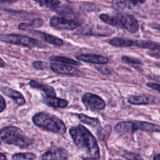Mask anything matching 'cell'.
I'll use <instances>...</instances> for the list:
<instances>
[{
    "label": "cell",
    "instance_id": "6da1fadb",
    "mask_svg": "<svg viewBox=\"0 0 160 160\" xmlns=\"http://www.w3.org/2000/svg\"><path fill=\"white\" fill-rule=\"evenodd\" d=\"M69 133L74 143L80 148L86 151L94 159L100 158L99 148L93 135L84 126L79 124L72 127Z\"/></svg>",
    "mask_w": 160,
    "mask_h": 160
},
{
    "label": "cell",
    "instance_id": "7a4b0ae2",
    "mask_svg": "<svg viewBox=\"0 0 160 160\" xmlns=\"http://www.w3.org/2000/svg\"><path fill=\"white\" fill-rule=\"evenodd\" d=\"M32 120L35 125L46 131L59 134H64L66 131V127L62 120L46 112L36 114Z\"/></svg>",
    "mask_w": 160,
    "mask_h": 160
},
{
    "label": "cell",
    "instance_id": "3957f363",
    "mask_svg": "<svg viewBox=\"0 0 160 160\" xmlns=\"http://www.w3.org/2000/svg\"><path fill=\"white\" fill-rule=\"evenodd\" d=\"M1 139L8 144H12L21 148H26L33 142V140L24 135L22 131L15 126H6L1 129Z\"/></svg>",
    "mask_w": 160,
    "mask_h": 160
},
{
    "label": "cell",
    "instance_id": "277c9868",
    "mask_svg": "<svg viewBox=\"0 0 160 160\" xmlns=\"http://www.w3.org/2000/svg\"><path fill=\"white\" fill-rule=\"evenodd\" d=\"M114 130L119 134L133 133L134 131L138 130L146 132H160V126L141 121H122L116 124Z\"/></svg>",
    "mask_w": 160,
    "mask_h": 160
},
{
    "label": "cell",
    "instance_id": "5b68a950",
    "mask_svg": "<svg viewBox=\"0 0 160 160\" xmlns=\"http://www.w3.org/2000/svg\"><path fill=\"white\" fill-rule=\"evenodd\" d=\"M1 41L6 43L20 45L29 48L40 46L39 41L36 39L16 34H6L1 35Z\"/></svg>",
    "mask_w": 160,
    "mask_h": 160
},
{
    "label": "cell",
    "instance_id": "8992f818",
    "mask_svg": "<svg viewBox=\"0 0 160 160\" xmlns=\"http://www.w3.org/2000/svg\"><path fill=\"white\" fill-rule=\"evenodd\" d=\"M49 24L55 29L68 31L74 30L79 26V23L76 21L57 16L52 17L49 21Z\"/></svg>",
    "mask_w": 160,
    "mask_h": 160
},
{
    "label": "cell",
    "instance_id": "52a82bcc",
    "mask_svg": "<svg viewBox=\"0 0 160 160\" xmlns=\"http://www.w3.org/2000/svg\"><path fill=\"white\" fill-rule=\"evenodd\" d=\"M81 99L83 104L92 110H102L106 107L104 101L99 96L92 93L84 94Z\"/></svg>",
    "mask_w": 160,
    "mask_h": 160
},
{
    "label": "cell",
    "instance_id": "ba28073f",
    "mask_svg": "<svg viewBox=\"0 0 160 160\" xmlns=\"http://www.w3.org/2000/svg\"><path fill=\"white\" fill-rule=\"evenodd\" d=\"M117 15L122 22L123 29L131 33H136L138 31V22L134 16L126 13H118Z\"/></svg>",
    "mask_w": 160,
    "mask_h": 160
},
{
    "label": "cell",
    "instance_id": "9c48e42d",
    "mask_svg": "<svg viewBox=\"0 0 160 160\" xmlns=\"http://www.w3.org/2000/svg\"><path fill=\"white\" fill-rule=\"evenodd\" d=\"M76 58L79 61H84L88 63L106 64L109 62L108 58L94 54H81L76 56Z\"/></svg>",
    "mask_w": 160,
    "mask_h": 160
},
{
    "label": "cell",
    "instance_id": "30bf717a",
    "mask_svg": "<svg viewBox=\"0 0 160 160\" xmlns=\"http://www.w3.org/2000/svg\"><path fill=\"white\" fill-rule=\"evenodd\" d=\"M128 102L134 105H148L154 104L156 101L154 96L149 94L132 95L128 98Z\"/></svg>",
    "mask_w": 160,
    "mask_h": 160
},
{
    "label": "cell",
    "instance_id": "8fae6325",
    "mask_svg": "<svg viewBox=\"0 0 160 160\" xmlns=\"http://www.w3.org/2000/svg\"><path fill=\"white\" fill-rule=\"evenodd\" d=\"M50 67L52 71L59 74H76L79 72V71L77 68L69 64L63 63L52 62L50 64Z\"/></svg>",
    "mask_w": 160,
    "mask_h": 160
},
{
    "label": "cell",
    "instance_id": "7c38bea8",
    "mask_svg": "<svg viewBox=\"0 0 160 160\" xmlns=\"http://www.w3.org/2000/svg\"><path fill=\"white\" fill-rule=\"evenodd\" d=\"M67 158V152L63 149L48 151L42 156V160H66Z\"/></svg>",
    "mask_w": 160,
    "mask_h": 160
},
{
    "label": "cell",
    "instance_id": "4fadbf2b",
    "mask_svg": "<svg viewBox=\"0 0 160 160\" xmlns=\"http://www.w3.org/2000/svg\"><path fill=\"white\" fill-rule=\"evenodd\" d=\"M2 91L6 95L11 98L17 104L22 106L25 104L26 102L25 99L22 96V94L19 91L8 87L2 88Z\"/></svg>",
    "mask_w": 160,
    "mask_h": 160
},
{
    "label": "cell",
    "instance_id": "5bb4252c",
    "mask_svg": "<svg viewBox=\"0 0 160 160\" xmlns=\"http://www.w3.org/2000/svg\"><path fill=\"white\" fill-rule=\"evenodd\" d=\"M99 18L102 21L111 26L119 29H123L122 22L118 15L109 16L106 14H101L99 16Z\"/></svg>",
    "mask_w": 160,
    "mask_h": 160
},
{
    "label": "cell",
    "instance_id": "9a60e30c",
    "mask_svg": "<svg viewBox=\"0 0 160 160\" xmlns=\"http://www.w3.org/2000/svg\"><path fill=\"white\" fill-rule=\"evenodd\" d=\"M43 101L46 105L52 108H63L68 104V102L66 100L56 98V96H46L44 98Z\"/></svg>",
    "mask_w": 160,
    "mask_h": 160
},
{
    "label": "cell",
    "instance_id": "2e32d148",
    "mask_svg": "<svg viewBox=\"0 0 160 160\" xmlns=\"http://www.w3.org/2000/svg\"><path fill=\"white\" fill-rule=\"evenodd\" d=\"M135 41L129 39H124L121 38H114L110 39L108 43L114 47L117 48H127L135 46Z\"/></svg>",
    "mask_w": 160,
    "mask_h": 160
},
{
    "label": "cell",
    "instance_id": "e0dca14e",
    "mask_svg": "<svg viewBox=\"0 0 160 160\" xmlns=\"http://www.w3.org/2000/svg\"><path fill=\"white\" fill-rule=\"evenodd\" d=\"M29 84L32 88L43 91L46 94V96H56V92L51 86L42 84L35 80L30 81Z\"/></svg>",
    "mask_w": 160,
    "mask_h": 160
},
{
    "label": "cell",
    "instance_id": "ac0fdd59",
    "mask_svg": "<svg viewBox=\"0 0 160 160\" xmlns=\"http://www.w3.org/2000/svg\"><path fill=\"white\" fill-rule=\"evenodd\" d=\"M113 32L114 31L111 28L107 26L98 25L91 28L89 34L96 36H109L113 34Z\"/></svg>",
    "mask_w": 160,
    "mask_h": 160
},
{
    "label": "cell",
    "instance_id": "d6986e66",
    "mask_svg": "<svg viewBox=\"0 0 160 160\" xmlns=\"http://www.w3.org/2000/svg\"><path fill=\"white\" fill-rule=\"evenodd\" d=\"M34 32H35V34L39 35L45 41H46L47 42L50 43L52 45L60 46L64 44V41L61 39H60L56 36H54L51 34H47V33H45L43 32H41V31H34Z\"/></svg>",
    "mask_w": 160,
    "mask_h": 160
},
{
    "label": "cell",
    "instance_id": "ffe728a7",
    "mask_svg": "<svg viewBox=\"0 0 160 160\" xmlns=\"http://www.w3.org/2000/svg\"><path fill=\"white\" fill-rule=\"evenodd\" d=\"M137 48L148 49L151 51H154L160 48V44L156 42L151 41H143V40H136L135 46Z\"/></svg>",
    "mask_w": 160,
    "mask_h": 160
},
{
    "label": "cell",
    "instance_id": "44dd1931",
    "mask_svg": "<svg viewBox=\"0 0 160 160\" xmlns=\"http://www.w3.org/2000/svg\"><path fill=\"white\" fill-rule=\"evenodd\" d=\"M44 24V21L41 18H36L33 19L31 22L26 23V22H22L20 23L18 26V29L22 31H26L30 29L31 28H40Z\"/></svg>",
    "mask_w": 160,
    "mask_h": 160
},
{
    "label": "cell",
    "instance_id": "7402d4cb",
    "mask_svg": "<svg viewBox=\"0 0 160 160\" xmlns=\"http://www.w3.org/2000/svg\"><path fill=\"white\" fill-rule=\"evenodd\" d=\"M38 2L41 6L46 7L51 9H57L59 4L60 1L59 0H33Z\"/></svg>",
    "mask_w": 160,
    "mask_h": 160
},
{
    "label": "cell",
    "instance_id": "603a6c76",
    "mask_svg": "<svg viewBox=\"0 0 160 160\" xmlns=\"http://www.w3.org/2000/svg\"><path fill=\"white\" fill-rule=\"evenodd\" d=\"M78 117L82 122L91 125L92 126H98L101 124L100 121L98 118H91L83 114H79L78 115Z\"/></svg>",
    "mask_w": 160,
    "mask_h": 160
},
{
    "label": "cell",
    "instance_id": "cb8c5ba5",
    "mask_svg": "<svg viewBox=\"0 0 160 160\" xmlns=\"http://www.w3.org/2000/svg\"><path fill=\"white\" fill-rule=\"evenodd\" d=\"M50 59L51 61H55V62H62L63 64H72V65H76V66H79L81 64L80 62L68 58L67 57H64V56H53L51 57L50 58Z\"/></svg>",
    "mask_w": 160,
    "mask_h": 160
},
{
    "label": "cell",
    "instance_id": "d4e9b609",
    "mask_svg": "<svg viewBox=\"0 0 160 160\" xmlns=\"http://www.w3.org/2000/svg\"><path fill=\"white\" fill-rule=\"evenodd\" d=\"M12 158L13 160H34L36 156L32 152H20L14 154Z\"/></svg>",
    "mask_w": 160,
    "mask_h": 160
},
{
    "label": "cell",
    "instance_id": "484cf974",
    "mask_svg": "<svg viewBox=\"0 0 160 160\" xmlns=\"http://www.w3.org/2000/svg\"><path fill=\"white\" fill-rule=\"evenodd\" d=\"M121 60L124 63L128 64L129 65H131L132 66H134V67L142 65V62L140 60H139L137 58H132V57L123 56L121 58Z\"/></svg>",
    "mask_w": 160,
    "mask_h": 160
},
{
    "label": "cell",
    "instance_id": "4316f807",
    "mask_svg": "<svg viewBox=\"0 0 160 160\" xmlns=\"http://www.w3.org/2000/svg\"><path fill=\"white\" fill-rule=\"evenodd\" d=\"M112 6L117 10H124L129 8L126 0H112Z\"/></svg>",
    "mask_w": 160,
    "mask_h": 160
},
{
    "label": "cell",
    "instance_id": "83f0119b",
    "mask_svg": "<svg viewBox=\"0 0 160 160\" xmlns=\"http://www.w3.org/2000/svg\"><path fill=\"white\" fill-rule=\"evenodd\" d=\"M124 157L126 160H144L139 154L132 152H125Z\"/></svg>",
    "mask_w": 160,
    "mask_h": 160
},
{
    "label": "cell",
    "instance_id": "f1b7e54d",
    "mask_svg": "<svg viewBox=\"0 0 160 160\" xmlns=\"http://www.w3.org/2000/svg\"><path fill=\"white\" fill-rule=\"evenodd\" d=\"M32 66L35 69L40 70V69H43L46 68L47 66V64L43 61H34L32 62Z\"/></svg>",
    "mask_w": 160,
    "mask_h": 160
},
{
    "label": "cell",
    "instance_id": "f546056e",
    "mask_svg": "<svg viewBox=\"0 0 160 160\" xmlns=\"http://www.w3.org/2000/svg\"><path fill=\"white\" fill-rule=\"evenodd\" d=\"M96 68L101 74L103 75H109L111 74V71L108 68L104 67L103 66H96Z\"/></svg>",
    "mask_w": 160,
    "mask_h": 160
},
{
    "label": "cell",
    "instance_id": "4dcf8cb0",
    "mask_svg": "<svg viewBox=\"0 0 160 160\" xmlns=\"http://www.w3.org/2000/svg\"><path fill=\"white\" fill-rule=\"evenodd\" d=\"M146 0H126L129 8L143 4Z\"/></svg>",
    "mask_w": 160,
    "mask_h": 160
},
{
    "label": "cell",
    "instance_id": "1f68e13d",
    "mask_svg": "<svg viewBox=\"0 0 160 160\" xmlns=\"http://www.w3.org/2000/svg\"><path fill=\"white\" fill-rule=\"evenodd\" d=\"M146 86L151 89H152L155 91H157L160 92V84L154 83V82H148Z\"/></svg>",
    "mask_w": 160,
    "mask_h": 160
},
{
    "label": "cell",
    "instance_id": "d6a6232c",
    "mask_svg": "<svg viewBox=\"0 0 160 160\" xmlns=\"http://www.w3.org/2000/svg\"><path fill=\"white\" fill-rule=\"evenodd\" d=\"M0 99H1V109L0 110H1V112H2L6 108V102L2 96H0Z\"/></svg>",
    "mask_w": 160,
    "mask_h": 160
},
{
    "label": "cell",
    "instance_id": "836d02e7",
    "mask_svg": "<svg viewBox=\"0 0 160 160\" xmlns=\"http://www.w3.org/2000/svg\"><path fill=\"white\" fill-rule=\"evenodd\" d=\"M18 0H1V4H13L18 1Z\"/></svg>",
    "mask_w": 160,
    "mask_h": 160
},
{
    "label": "cell",
    "instance_id": "e575fe53",
    "mask_svg": "<svg viewBox=\"0 0 160 160\" xmlns=\"http://www.w3.org/2000/svg\"><path fill=\"white\" fill-rule=\"evenodd\" d=\"M152 28H154V29H157V30L160 31V24H153V25L152 26Z\"/></svg>",
    "mask_w": 160,
    "mask_h": 160
},
{
    "label": "cell",
    "instance_id": "d590c367",
    "mask_svg": "<svg viewBox=\"0 0 160 160\" xmlns=\"http://www.w3.org/2000/svg\"><path fill=\"white\" fill-rule=\"evenodd\" d=\"M153 160H160V153L155 155L153 157Z\"/></svg>",
    "mask_w": 160,
    "mask_h": 160
},
{
    "label": "cell",
    "instance_id": "8d00e7d4",
    "mask_svg": "<svg viewBox=\"0 0 160 160\" xmlns=\"http://www.w3.org/2000/svg\"><path fill=\"white\" fill-rule=\"evenodd\" d=\"M1 160H7L6 156L2 153L1 154Z\"/></svg>",
    "mask_w": 160,
    "mask_h": 160
},
{
    "label": "cell",
    "instance_id": "74e56055",
    "mask_svg": "<svg viewBox=\"0 0 160 160\" xmlns=\"http://www.w3.org/2000/svg\"><path fill=\"white\" fill-rule=\"evenodd\" d=\"M0 66L1 68H4L5 66V62H4V61L2 60V59H1V64H0Z\"/></svg>",
    "mask_w": 160,
    "mask_h": 160
},
{
    "label": "cell",
    "instance_id": "f35d334b",
    "mask_svg": "<svg viewBox=\"0 0 160 160\" xmlns=\"http://www.w3.org/2000/svg\"><path fill=\"white\" fill-rule=\"evenodd\" d=\"M83 160H95V159L91 158H84Z\"/></svg>",
    "mask_w": 160,
    "mask_h": 160
},
{
    "label": "cell",
    "instance_id": "ab89813d",
    "mask_svg": "<svg viewBox=\"0 0 160 160\" xmlns=\"http://www.w3.org/2000/svg\"><path fill=\"white\" fill-rule=\"evenodd\" d=\"M118 160H119V159H118Z\"/></svg>",
    "mask_w": 160,
    "mask_h": 160
}]
</instances>
